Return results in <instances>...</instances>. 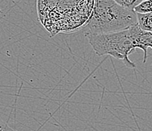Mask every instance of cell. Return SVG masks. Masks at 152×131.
Returning <instances> with one entry per match:
<instances>
[{
    "instance_id": "cell-9",
    "label": "cell",
    "mask_w": 152,
    "mask_h": 131,
    "mask_svg": "<svg viewBox=\"0 0 152 131\" xmlns=\"http://www.w3.org/2000/svg\"><path fill=\"white\" fill-rule=\"evenodd\" d=\"M142 1H145V0H142Z\"/></svg>"
},
{
    "instance_id": "cell-1",
    "label": "cell",
    "mask_w": 152,
    "mask_h": 131,
    "mask_svg": "<svg viewBox=\"0 0 152 131\" xmlns=\"http://www.w3.org/2000/svg\"><path fill=\"white\" fill-rule=\"evenodd\" d=\"M95 0H37L39 21L54 37L86 27L92 17Z\"/></svg>"
},
{
    "instance_id": "cell-7",
    "label": "cell",
    "mask_w": 152,
    "mask_h": 131,
    "mask_svg": "<svg viewBox=\"0 0 152 131\" xmlns=\"http://www.w3.org/2000/svg\"><path fill=\"white\" fill-rule=\"evenodd\" d=\"M114 1L124 9L133 11L135 7L142 2V0H114Z\"/></svg>"
},
{
    "instance_id": "cell-2",
    "label": "cell",
    "mask_w": 152,
    "mask_h": 131,
    "mask_svg": "<svg viewBox=\"0 0 152 131\" xmlns=\"http://www.w3.org/2000/svg\"><path fill=\"white\" fill-rule=\"evenodd\" d=\"M136 13L119 5L114 0H95L88 27L89 34H104L127 30L137 24Z\"/></svg>"
},
{
    "instance_id": "cell-5",
    "label": "cell",
    "mask_w": 152,
    "mask_h": 131,
    "mask_svg": "<svg viewBox=\"0 0 152 131\" xmlns=\"http://www.w3.org/2000/svg\"><path fill=\"white\" fill-rule=\"evenodd\" d=\"M138 25L141 30L152 33V12L145 14L136 13Z\"/></svg>"
},
{
    "instance_id": "cell-3",
    "label": "cell",
    "mask_w": 152,
    "mask_h": 131,
    "mask_svg": "<svg viewBox=\"0 0 152 131\" xmlns=\"http://www.w3.org/2000/svg\"><path fill=\"white\" fill-rule=\"evenodd\" d=\"M133 26L120 32L89 34L87 35L89 42L98 56H110L116 59L122 60L127 67L135 68V64L129 59V55L137 49Z\"/></svg>"
},
{
    "instance_id": "cell-4",
    "label": "cell",
    "mask_w": 152,
    "mask_h": 131,
    "mask_svg": "<svg viewBox=\"0 0 152 131\" xmlns=\"http://www.w3.org/2000/svg\"><path fill=\"white\" fill-rule=\"evenodd\" d=\"M134 36L136 48L142 49L144 52L143 63L145 64L148 58V48L152 49V33L141 30L137 24L134 25Z\"/></svg>"
},
{
    "instance_id": "cell-8",
    "label": "cell",
    "mask_w": 152,
    "mask_h": 131,
    "mask_svg": "<svg viewBox=\"0 0 152 131\" xmlns=\"http://www.w3.org/2000/svg\"><path fill=\"white\" fill-rule=\"evenodd\" d=\"M0 131H18L12 129L11 127L9 126V124L5 123V121L0 119Z\"/></svg>"
},
{
    "instance_id": "cell-6",
    "label": "cell",
    "mask_w": 152,
    "mask_h": 131,
    "mask_svg": "<svg viewBox=\"0 0 152 131\" xmlns=\"http://www.w3.org/2000/svg\"><path fill=\"white\" fill-rule=\"evenodd\" d=\"M135 13L145 14L152 12V0H145L142 1L139 5L134 9Z\"/></svg>"
}]
</instances>
